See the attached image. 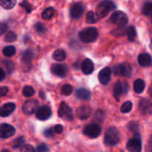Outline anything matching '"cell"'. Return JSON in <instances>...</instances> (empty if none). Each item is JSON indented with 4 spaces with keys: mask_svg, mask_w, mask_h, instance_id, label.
<instances>
[{
    "mask_svg": "<svg viewBox=\"0 0 152 152\" xmlns=\"http://www.w3.org/2000/svg\"><path fill=\"white\" fill-rule=\"evenodd\" d=\"M116 7L117 6L111 0H103L96 7V14L99 17L103 18Z\"/></svg>",
    "mask_w": 152,
    "mask_h": 152,
    "instance_id": "3957f363",
    "label": "cell"
},
{
    "mask_svg": "<svg viewBox=\"0 0 152 152\" xmlns=\"http://www.w3.org/2000/svg\"><path fill=\"white\" fill-rule=\"evenodd\" d=\"M84 13V7L82 3L77 2L72 4L70 9V15L73 19H80Z\"/></svg>",
    "mask_w": 152,
    "mask_h": 152,
    "instance_id": "4fadbf2b",
    "label": "cell"
},
{
    "mask_svg": "<svg viewBox=\"0 0 152 152\" xmlns=\"http://www.w3.org/2000/svg\"><path fill=\"white\" fill-rule=\"evenodd\" d=\"M34 28H35L36 31L39 34H44L46 31L45 25L42 23H41V22H37L35 25V26H34Z\"/></svg>",
    "mask_w": 152,
    "mask_h": 152,
    "instance_id": "8d00e7d4",
    "label": "cell"
},
{
    "mask_svg": "<svg viewBox=\"0 0 152 152\" xmlns=\"http://www.w3.org/2000/svg\"><path fill=\"white\" fill-rule=\"evenodd\" d=\"M139 109L145 115L152 114V102L147 98H142L139 102Z\"/></svg>",
    "mask_w": 152,
    "mask_h": 152,
    "instance_id": "9a60e30c",
    "label": "cell"
},
{
    "mask_svg": "<svg viewBox=\"0 0 152 152\" xmlns=\"http://www.w3.org/2000/svg\"><path fill=\"white\" fill-rule=\"evenodd\" d=\"M66 52L64 50H62V49H57L53 53V58L56 61H58V62L64 61L66 59Z\"/></svg>",
    "mask_w": 152,
    "mask_h": 152,
    "instance_id": "cb8c5ba5",
    "label": "cell"
},
{
    "mask_svg": "<svg viewBox=\"0 0 152 152\" xmlns=\"http://www.w3.org/2000/svg\"><path fill=\"white\" fill-rule=\"evenodd\" d=\"M35 151H39V152H45V151H48L49 148L45 144H41V145H38V146L37 147Z\"/></svg>",
    "mask_w": 152,
    "mask_h": 152,
    "instance_id": "60d3db41",
    "label": "cell"
},
{
    "mask_svg": "<svg viewBox=\"0 0 152 152\" xmlns=\"http://www.w3.org/2000/svg\"><path fill=\"white\" fill-rule=\"evenodd\" d=\"M129 129L131 132L136 133L137 134V132L139 131V125L135 122H131L129 125Z\"/></svg>",
    "mask_w": 152,
    "mask_h": 152,
    "instance_id": "f35d334b",
    "label": "cell"
},
{
    "mask_svg": "<svg viewBox=\"0 0 152 152\" xmlns=\"http://www.w3.org/2000/svg\"><path fill=\"white\" fill-rule=\"evenodd\" d=\"M52 114L51 108L47 105L39 107L37 111V117L39 120H46L50 117Z\"/></svg>",
    "mask_w": 152,
    "mask_h": 152,
    "instance_id": "5bb4252c",
    "label": "cell"
},
{
    "mask_svg": "<svg viewBox=\"0 0 152 152\" xmlns=\"http://www.w3.org/2000/svg\"><path fill=\"white\" fill-rule=\"evenodd\" d=\"M22 94L25 97H31L35 94V91L31 86H27L22 90Z\"/></svg>",
    "mask_w": 152,
    "mask_h": 152,
    "instance_id": "1f68e13d",
    "label": "cell"
},
{
    "mask_svg": "<svg viewBox=\"0 0 152 152\" xmlns=\"http://www.w3.org/2000/svg\"><path fill=\"white\" fill-rule=\"evenodd\" d=\"M145 88V83L141 79H137L134 83V90L135 93L141 94L144 91Z\"/></svg>",
    "mask_w": 152,
    "mask_h": 152,
    "instance_id": "7402d4cb",
    "label": "cell"
},
{
    "mask_svg": "<svg viewBox=\"0 0 152 152\" xmlns=\"http://www.w3.org/2000/svg\"><path fill=\"white\" fill-rule=\"evenodd\" d=\"M73 91V87L69 84H65L64 85L61 89V93L62 95L65 96H69L71 94Z\"/></svg>",
    "mask_w": 152,
    "mask_h": 152,
    "instance_id": "836d02e7",
    "label": "cell"
},
{
    "mask_svg": "<svg viewBox=\"0 0 152 152\" xmlns=\"http://www.w3.org/2000/svg\"><path fill=\"white\" fill-rule=\"evenodd\" d=\"M151 22H152V14L151 15Z\"/></svg>",
    "mask_w": 152,
    "mask_h": 152,
    "instance_id": "db71d44e",
    "label": "cell"
},
{
    "mask_svg": "<svg viewBox=\"0 0 152 152\" xmlns=\"http://www.w3.org/2000/svg\"><path fill=\"white\" fill-rule=\"evenodd\" d=\"M4 78H5V72L4 70L0 68V82L2 81Z\"/></svg>",
    "mask_w": 152,
    "mask_h": 152,
    "instance_id": "c3c4849f",
    "label": "cell"
},
{
    "mask_svg": "<svg viewBox=\"0 0 152 152\" xmlns=\"http://www.w3.org/2000/svg\"><path fill=\"white\" fill-rule=\"evenodd\" d=\"M137 60L138 63L142 67H149L152 65V57L148 53H143L140 54Z\"/></svg>",
    "mask_w": 152,
    "mask_h": 152,
    "instance_id": "d6986e66",
    "label": "cell"
},
{
    "mask_svg": "<svg viewBox=\"0 0 152 152\" xmlns=\"http://www.w3.org/2000/svg\"><path fill=\"white\" fill-rule=\"evenodd\" d=\"M81 68L85 74L88 75V74H92L94 72V70L93 62L89 59H85L82 62Z\"/></svg>",
    "mask_w": 152,
    "mask_h": 152,
    "instance_id": "ffe728a7",
    "label": "cell"
},
{
    "mask_svg": "<svg viewBox=\"0 0 152 152\" xmlns=\"http://www.w3.org/2000/svg\"><path fill=\"white\" fill-rule=\"evenodd\" d=\"M111 34L115 37H120L126 34V28H125L124 25H120V27L115 28L111 31Z\"/></svg>",
    "mask_w": 152,
    "mask_h": 152,
    "instance_id": "f546056e",
    "label": "cell"
},
{
    "mask_svg": "<svg viewBox=\"0 0 152 152\" xmlns=\"http://www.w3.org/2000/svg\"><path fill=\"white\" fill-rule=\"evenodd\" d=\"M126 148L131 152H140L142 150V142L140 138L138 137L129 140L126 145Z\"/></svg>",
    "mask_w": 152,
    "mask_h": 152,
    "instance_id": "30bf717a",
    "label": "cell"
},
{
    "mask_svg": "<svg viewBox=\"0 0 152 152\" xmlns=\"http://www.w3.org/2000/svg\"><path fill=\"white\" fill-rule=\"evenodd\" d=\"M150 48H151V50H152V40H151V43H150Z\"/></svg>",
    "mask_w": 152,
    "mask_h": 152,
    "instance_id": "f5cc1de1",
    "label": "cell"
},
{
    "mask_svg": "<svg viewBox=\"0 0 152 152\" xmlns=\"http://www.w3.org/2000/svg\"><path fill=\"white\" fill-rule=\"evenodd\" d=\"M24 142H25V140H24V138L22 137H20L17 138V139L14 140V142H13V148H19V147L22 146Z\"/></svg>",
    "mask_w": 152,
    "mask_h": 152,
    "instance_id": "74e56055",
    "label": "cell"
},
{
    "mask_svg": "<svg viewBox=\"0 0 152 152\" xmlns=\"http://www.w3.org/2000/svg\"><path fill=\"white\" fill-rule=\"evenodd\" d=\"M55 13V10L53 7H48L42 13V17L45 20H50L53 16Z\"/></svg>",
    "mask_w": 152,
    "mask_h": 152,
    "instance_id": "83f0119b",
    "label": "cell"
},
{
    "mask_svg": "<svg viewBox=\"0 0 152 152\" xmlns=\"http://www.w3.org/2000/svg\"><path fill=\"white\" fill-rule=\"evenodd\" d=\"M16 1L17 0H0V5L3 8L10 10L16 5Z\"/></svg>",
    "mask_w": 152,
    "mask_h": 152,
    "instance_id": "484cf974",
    "label": "cell"
},
{
    "mask_svg": "<svg viewBox=\"0 0 152 152\" xmlns=\"http://www.w3.org/2000/svg\"><path fill=\"white\" fill-rule=\"evenodd\" d=\"M84 134L90 138H96L101 134V129L97 124H89L84 129Z\"/></svg>",
    "mask_w": 152,
    "mask_h": 152,
    "instance_id": "9c48e42d",
    "label": "cell"
},
{
    "mask_svg": "<svg viewBox=\"0 0 152 152\" xmlns=\"http://www.w3.org/2000/svg\"><path fill=\"white\" fill-rule=\"evenodd\" d=\"M20 5L22 6V7L26 10L27 13H31V12L32 11V6H31V4L28 2V0H24V1L21 3Z\"/></svg>",
    "mask_w": 152,
    "mask_h": 152,
    "instance_id": "ab89813d",
    "label": "cell"
},
{
    "mask_svg": "<svg viewBox=\"0 0 152 152\" xmlns=\"http://www.w3.org/2000/svg\"><path fill=\"white\" fill-rule=\"evenodd\" d=\"M44 134L46 137H52L54 135V132L52 128H48L44 131Z\"/></svg>",
    "mask_w": 152,
    "mask_h": 152,
    "instance_id": "b9f144b4",
    "label": "cell"
},
{
    "mask_svg": "<svg viewBox=\"0 0 152 152\" xmlns=\"http://www.w3.org/2000/svg\"><path fill=\"white\" fill-rule=\"evenodd\" d=\"M104 119H105V114L101 110H98L94 115V121H96L97 123H101L103 122Z\"/></svg>",
    "mask_w": 152,
    "mask_h": 152,
    "instance_id": "d590c367",
    "label": "cell"
},
{
    "mask_svg": "<svg viewBox=\"0 0 152 152\" xmlns=\"http://www.w3.org/2000/svg\"><path fill=\"white\" fill-rule=\"evenodd\" d=\"M129 86L126 82H120L118 81L115 84L114 88V96L117 101L120 100V96L123 94H126L129 92Z\"/></svg>",
    "mask_w": 152,
    "mask_h": 152,
    "instance_id": "52a82bcc",
    "label": "cell"
},
{
    "mask_svg": "<svg viewBox=\"0 0 152 152\" xmlns=\"http://www.w3.org/2000/svg\"><path fill=\"white\" fill-rule=\"evenodd\" d=\"M4 63L9 72H11L13 70V68H14V65H13V62H10V61H4Z\"/></svg>",
    "mask_w": 152,
    "mask_h": 152,
    "instance_id": "7bdbcfd3",
    "label": "cell"
},
{
    "mask_svg": "<svg viewBox=\"0 0 152 152\" xmlns=\"http://www.w3.org/2000/svg\"><path fill=\"white\" fill-rule=\"evenodd\" d=\"M132 102H130V101H127V102H124L123 105L121 106V112L124 113V114H126V113H129L132 111Z\"/></svg>",
    "mask_w": 152,
    "mask_h": 152,
    "instance_id": "e575fe53",
    "label": "cell"
},
{
    "mask_svg": "<svg viewBox=\"0 0 152 152\" xmlns=\"http://www.w3.org/2000/svg\"><path fill=\"white\" fill-rule=\"evenodd\" d=\"M120 140L119 132L115 127H110L105 132L104 137V143L108 146H114Z\"/></svg>",
    "mask_w": 152,
    "mask_h": 152,
    "instance_id": "7a4b0ae2",
    "label": "cell"
},
{
    "mask_svg": "<svg viewBox=\"0 0 152 152\" xmlns=\"http://www.w3.org/2000/svg\"><path fill=\"white\" fill-rule=\"evenodd\" d=\"M76 96L79 99L88 100V99H91V92L88 89L80 88L77 89V91H76Z\"/></svg>",
    "mask_w": 152,
    "mask_h": 152,
    "instance_id": "44dd1931",
    "label": "cell"
},
{
    "mask_svg": "<svg viewBox=\"0 0 152 152\" xmlns=\"http://www.w3.org/2000/svg\"><path fill=\"white\" fill-rule=\"evenodd\" d=\"M15 129L10 125L7 123H2L0 125V137L7 139L10 137L15 134Z\"/></svg>",
    "mask_w": 152,
    "mask_h": 152,
    "instance_id": "7c38bea8",
    "label": "cell"
},
{
    "mask_svg": "<svg viewBox=\"0 0 152 152\" xmlns=\"http://www.w3.org/2000/svg\"><path fill=\"white\" fill-rule=\"evenodd\" d=\"M39 96H41L42 99H44V98H45V96H44V94H43V92H41V93L39 92Z\"/></svg>",
    "mask_w": 152,
    "mask_h": 152,
    "instance_id": "681fc988",
    "label": "cell"
},
{
    "mask_svg": "<svg viewBox=\"0 0 152 152\" xmlns=\"http://www.w3.org/2000/svg\"><path fill=\"white\" fill-rule=\"evenodd\" d=\"M126 34H127L128 39L130 42H134L137 37L136 29L134 26H129L126 28Z\"/></svg>",
    "mask_w": 152,
    "mask_h": 152,
    "instance_id": "d4e9b609",
    "label": "cell"
},
{
    "mask_svg": "<svg viewBox=\"0 0 152 152\" xmlns=\"http://www.w3.org/2000/svg\"><path fill=\"white\" fill-rule=\"evenodd\" d=\"M142 13L145 16H150L152 14V1L144 4L142 7Z\"/></svg>",
    "mask_w": 152,
    "mask_h": 152,
    "instance_id": "4dcf8cb0",
    "label": "cell"
},
{
    "mask_svg": "<svg viewBox=\"0 0 152 152\" xmlns=\"http://www.w3.org/2000/svg\"><path fill=\"white\" fill-rule=\"evenodd\" d=\"M111 70L109 68H104L103 69L101 70L100 72L99 73V76H98V78H99V82H100L102 84L106 85L111 80Z\"/></svg>",
    "mask_w": 152,
    "mask_h": 152,
    "instance_id": "e0dca14e",
    "label": "cell"
},
{
    "mask_svg": "<svg viewBox=\"0 0 152 152\" xmlns=\"http://www.w3.org/2000/svg\"><path fill=\"white\" fill-rule=\"evenodd\" d=\"M39 107V104L37 99H30L26 101L22 105V111L27 115H31L37 112V109Z\"/></svg>",
    "mask_w": 152,
    "mask_h": 152,
    "instance_id": "ba28073f",
    "label": "cell"
},
{
    "mask_svg": "<svg viewBox=\"0 0 152 152\" xmlns=\"http://www.w3.org/2000/svg\"><path fill=\"white\" fill-rule=\"evenodd\" d=\"M21 151L22 152H28V151H34L35 149L33 148V146H31V145H24L20 149Z\"/></svg>",
    "mask_w": 152,
    "mask_h": 152,
    "instance_id": "ee69618b",
    "label": "cell"
},
{
    "mask_svg": "<svg viewBox=\"0 0 152 152\" xmlns=\"http://www.w3.org/2000/svg\"><path fill=\"white\" fill-rule=\"evenodd\" d=\"M7 30V25L5 23L0 22V36L5 34Z\"/></svg>",
    "mask_w": 152,
    "mask_h": 152,
    "instance_id": "f6af8a7d",
    "label": "cell"
},
{
    "mask_svg": "<svg viewBox=\"0 0 152 152\" xmlns=\"http://www.w3.org/2000/svg\"><path fill=\"white\" fill-rule=\"evenodd\" d=\"M80 40L84 43L94 42L99 37V33L96 28L89 27L82 30L79 34Z\"/></svg>",
    "mask_w": 152,
    "mask_h": 152,
    "instance_id": "6da1fadb",
    "label": "cell"
},
{
    "mask_svg": "<svg viewBox=\"0 0 152 152\" xmlns=\"http://www.w3.org/2000/svg\"><path fill=\"white\" fill-rule=\"evenodd\" d=\"M16 51V50L15 47H13L12 45H9L3 49V54L5 56H7V57H11L13 55H15Z\"/></svg>",
    "mask_w": 152,
    "mask_h": 152,
    "instance_id": "f1b7e54d",
    "label": "cell"
},
{
    "mask_svg": "<svg viewBox=\"0 0 152 152\" xmlns=\"http://www.w3.org/2000/svg\"><path fill=\"white\" fill-rule=\"evenodd\" d=\"M113 71L116 76L131 77L132 74V68L130 64L124 62V63H120L115 65L113 68Z\"/></svg>",
    "mask_w": 152,
    "mask_h": 152,
    "instance_id": "277c9868",
    "label": "cell"
},
{
    "mask_svg": "<svg viewBox=\"0 0 152 152\" xmlns=\"http://www.w3.org/2000/svg\"><path fill=\"white\" fill-rule=\"evenodd\" d=\"M8 92V88L5 86H0V96H4Z\"/></svg>",
    "mask_w": 152,
    "mask_h": 152,
    "instance_id": "bcb514c9",
    "label": "cell"
},
{
    "mask_svg": "<svg viewBox=\"0 0 152 152\" xmlns=\"http://www.w3.org/2000/svg\"><path fill=\"white\" fill-rule=\"evenodd\" d=\"M16 106L13 102L6 103L0 108V116L2 117H7L10 116L16 109Z\"/></svg>",
    "mask_w": 152,
    "mask_h": 152,
    "instance_id": "ac0fdd59",
    "label": "cell"
},
{
    "mask_svg": "<svg viewBox=\"0 0 152 152\" xmlns=\"http://www.w3.org/2000/svg\"><path fill=\"white\" fill-rule=\"evenodd\" d=\"M148 92H149V94L151 95V96L152 97V88L149 89V91H148Z\"/></svg>",
    "mask_w": 152,
    "mask_h": 152,
    "instance_id": "816d5d0a",
    "label": "cell"
},
{
    "mask_svg": "<svg viewBox=\"0 0 152 152\" xmlns=\"http://www.w3.org/2000/svg\"><path fill=\"white\" fill-rule=\"evenodd\" d=\"M50 71H51L52 74L57 76V77H65L68 73V68L67 67V65H63V64L55 63L52 65Z\"/></svg>",
    "mask_w": 152,
    "mask_h": 152,
    "instance_id": "8fae6325",
    "label": "cell"
},
{
    "mask_svg": "<svg viewBox=\"0 0 152 152\" xmlns=\"http://www.w3.org/2000/svg\"><path fill=\"white\" fill-rule=\"evenodd\" d=\"M111 21L112 23L115 24V25H125L129 22V18L124 12L117 10L111 15Z\"/></svg>",
    "mask_w": 152,
    "mask_h": 152,
    "instance_id": "8992f818",
    "label": "cell"
},
{
    "mask_svg": "<svg viewBox=\"0 0 152 152\" xmlns=\"http://www.w3.org/2000/svg\"><path fill=\"white\" fill-rule=\"evenodd\" d=\"M58 115L62 120H67V121H71L74 120V115L73 112L72 108L68 106L65 102H62L60 104L58 111Z\"/></svg>",
    "mask_w": 152,
    "mask_h": 152,
    "instance_id": "5b68a950",
    "label": "cell"
},
{
    "mask_svg": "<svg viewBox=\"0 0 152 152\" xmlns=\"http://www.w3.org/2000/svg\"><path fill=\"white\" fill-rule=\"evenodd\" d=\"M92 114V110L90 107L86 106H81L80 108H77V111H76V115L78 117L80 120H87L88 117H91Z\"/></svg>",
    "mask_w": 152,
    "mask_h": 152,
    "instance_id": "2e32d148",
    "label": "cell"
},
{
    "mask_svg": "<svg viewBox=\"0 0 152 152\" xmlns=\"http://www.w3.org/2000/svg\"><path fill=\"white\" fill-rule=\"evenodd\" d=\"M149 145H151V146L149 147H152V136L151 137V139H150V141H149Z\"/></svg>",
    "mask_w": 152,
    "mask_h": 152,
    "instance_id": "f907efd6",
    "label": "cell"
},
{
    "mask_svg": "<svg viewBox=\"0 0 152 152\" xmlns=\"http://www.w3.org/2000/svg\"><path fill=\"white\" fill-rule=\"evenodd\" d=\"M17 39V35L13 31H10L7 34H6L5 37H4V41L6 42H15Z\"/></svg>",
    "mask_w": 152,
    "mask_h": 152,
    "instance_id": "d6a6232c",
    "label": "cell"
},
{
    "mask_svg": "<svg viewBox=\"0 0 152 152\" xmlns=\"http://www.w3.org/2000/svg\"><path fill=\"white\" fill-rule=\"evenodd\" d=\"M99 19H100V17H99L98 15L93 11H89L87 13V16H86L87 22H88L90 24L96 23L99 20Z\"/></svg>",
    "mask_w": 152,
    "mask_h": 152,
    "instance_id": "4316f807",
    "label": "cell"
},
{
    "mask_svg": "<svg viewBox=\"0 0 152 152\" xmlns=\"http://www.w3.org/2000/svg\"><path fill=\"white\" fill-rule=\"evenodd\" d=\"M54 131L57 134H62L63 132V127L62 125H56L54 128Z\"/></svg>",
    "mask_w": 152,
    "mask_h": 152,
    "instance_id": "7dc6e473",
    "label": "cell"
},
{
    "mask_svg": "<svg viewBox=\"0 0 152 152\" xmlns=\"http://www.w3.org/2000/svg\"><path fill=\"white\" fill-rule=\"evenodd\" d=\"M34 52L32 50H27L22 53V62L24 64L31 63V61L34 59Z\"/></svg>",
    "mask_w": 152,
    "mask_h": 152,
    "instance_id": "603a6c76",
    "label": "cell"
}]
</instances>
